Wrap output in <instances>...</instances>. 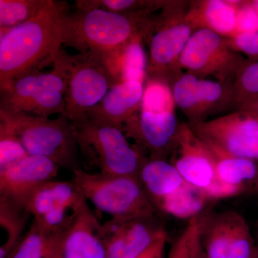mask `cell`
Returning a JSON list of instances; mask_svg holds the SVG:
<instances>
[{
	"instance_id": "cell-1",
	"label": "cell",
	"mask_w": 258,
	"mask_h": 258,
	"mask_svg": "<svg viewBox=\"0 0 258 258\" xmlns=\"http://www.w3.org/2000/svg\"><path fill=\"white\" fill-rule=\"evenodd\" d=\"M69 13L67 2L47 0L27 23L0 30L1 91L20 76L53 63L62 44V20Z\"/></svg>"
},
{
	"instance_id": "cell-2",
	"label": "cell",
	"mask_w": 258,
	"mask_h": 258,
	"mask_svg": "<svg viewBox=\"0 0 258 258\" xmlns=\"http://www.w3.org/2000/svg\"><path fill=\"white\" fill-rule=\"evenodd\" d=\"M156 8L135 13H112L101 9H76L68 13L62 23V44L79 53L105 55L139 36L144 37Z\"/></svg>"
},
{
	"instance_id": "cell-3",
	"label": "cell",
	"mask_w": 258,
	"mask_h": 258,
	"mask_svg": "<svg viewBox=\"0 0 258 258\" xmlns=\"http://www.w3.org/2000/svg\"><path fill=\"white\" fill-rule=\"evenodd\" d=\"M189 2L163 1L160 13L154 14L144 42L149 47L147 78L171 83L179 75L180 57L196 31L186 20Z\"/></svg>"
},
{
	"instance_id": "cell-4",
	"label": "cell",
	"mask_w": 258,
	"mask_h": 258,
	"mask_svg": "<svg viewBox=\"0 0 258 258\" xmlns=\"http://www.w3.org/2000/svg\"><path fill=\"white\" fill-rule=\"evenodd\" d=\"M52 64L67 81L66 113L74 123L87 120V112L118 83L103 57L94 52L71 55L60 50Z\"/></svg>"
},
{
	"instance_id": "cell-5",
	"label": "cell",
	"mask_w": 258,
	"mask_h": 258,
	"mask_svg": "<svg viewBox=\"0 0 258 258\" xmlns=\"http://www.w3.org/2000/svg\"><path fill=\"white\" fill-rule=\"evenodd\" d=\"M0 120L11 126L29 155L48 158L60 167L71 171L79 168L76 129L67 115L50 119L0 111Z\"/></svg>"
},
{
	"instance_id": "cell-6",
	"label": "cell",
	"mask_w": 258,
	"mask_h": 258,
	"mask_svg": "<svg viewBox=\"0 0 258 258\" xmlns=\"http://www.w3.org/2000/svg\"><path fill=\"white\" fill-rule=\"evenodd\" d=\"M74 181L86 201L112 217H154L157 209L136 176L106 175L72 171Z\"/></svg>"
},
{
	"instance_id": "cell-7",
	"label": "cell",
	"mask_w": 258,
	"mask_h": 258,
	"mask_svg": "<svg viewBox=\"0 0 258 258\" xmlns=\"http://www.w3.org/2000/svg\"><path fill=\"white\" fill-rule=\"evenodd\" d=\"M80 152L99 173L106 175L139 176L147 157L129 143L121 129L89 120L74 123Z\"/></svg>"
},
{
	"instance_id": "cell-8",
	"label": "cell",
	"mask_w": 258,
	"mask_h": 258,
	"mask_svg": "<svg viewBox=\"0 0 258 258\" xmlns=\"http://www.w3.org/2000/svg\"><path fill=\"white\" fill-rule=\"evenodd\" d=\"M169 158V162L175 166L183 179L212 201L240 195L238 191L222 182L208 146L194 133L187 123L180 124Z\"/></svg>"
},
{
	"instance_id": "cell-9",
	"label": "cell",
	"mask_w": 258,
	"mask_h": 258,
	"mask_svg": "<svg viewBox=\"0 0 258 258\" xmlns=\"http://www.w3.org/2000/svg\"><path fill=\"white\" fill-rule=\"evenodd\" d=\"M242 54L230 46L227 37L200 29L194 32L179 59L183 73L202 79L213 77L222 83L233 82L246 62Z\"/></svg>"
},
{
	"instance_id": "cell-10",
	"label": "cell",
	"mask_w": 258,
	"mask_h": 258,
	"mask_svg": "<svg viewBox=\"0 0 258 258\" xmlns=\"http://www.w3.org/2000/svg\"><path fill=\"white\" fill-rule=\"evenodd\" d=\"M200 240L208 258H254L256 244L245 219L227 210L199 215Z\"/></svg>"
},
{
	"instance_id": "cell-11",
	"label": "cell",
	"mask_w": 258,
	"mask_h": 258,
	"mask_svg": "<svg viewBox=\"0 0 258 258\" xmlns=\"http://www.w3.org/2000/svg\"><path fill=\"white\" fill-rule=\"evenodd\" d=\"M175 101L159 106L141 108L123 125L127 138L133 139L145 157L164 159L170 157L180 124Z\"/></svg>"
},
{
	"instance_id": "cell-12",
	"label": "cell",
	"mask_w": 258,
	"mask_h": 258,
	"mask_svg": "<svg viewBox=\"0 0 258 258\" xmlns=\"http://www.w3.org/2000/svg\"><path fill=\"white\" fill-rule=\"evenodd\" d=\"M188 124L202 140L236 157L258 160V116L252 112L237 109L218 118Z\"/></svg>"
},
{
	"instance_id": "cell-13",
	"label": "cell",
	"mask_w": 258,
	"mask_h": 258,
	"mask_svg": "<svg viewBox=\"0 0 258 258\" xmlns=\"http://www.w3.org/2000/svg\"><path fill=\"white\" fill-rule=\"evenodd\" d=\"M232 83L202 79L182 73L171 83L176 106L188 123H200L217 112L232 109Z\"/></svg>"
},
{
	"instance_id": "cell-14",
	"label": "cell",
	"mask_w": 258,
	"mask_h": 258,
	"mask_svg": "<svg viewBox=\"0 0 258 258\" xmlns=\"http://www.w3.org/2000/svg\"><path fill=\"white\" fill-rule=\"evenodd\" d=\"M107 258H138L168 234L154 217H111L101 224Z\"/></svg>"
},
{
	"instance_id": "cell-15",
	"label": "cell",
	"mask_w": 258,
	"mask_h": 258,
	"mask_svg": "<svg viewBox=\"0 0 258 258\" xmlns=\"http://www.w3.org/2000/svg\"><path fill=\"white\" fill-rule=\"evenodd\" d=\"M59 168L48 158L27 156L0 171V198L25 209L32 194L42 185L54 180Z\"/></svg>"
},
{
	"instance_id": "cell-16",
	"label": "cell",
	"mask_w": 258,
	"mask_h": 258,
	"mask_svg": "<svg viewBox=\"0 0 258 258\" xmlns=\"http://www.w3.org/2000/svg\"><path fill=\"white\" fill-rule=\"evenodd\" d=\"M145 83L127 81L115 84L96 106L86 113L91 121L121 129L140 110Z\"/></svg>"
},
{
	"instance_id": "cell-17",
	"label": "cell",
	"mask_w": 258,
	"mask_h": 258,
	"mask_svg": "<svg viewBox=\"0 0 258 258\" xmlns=\"http://www.w3.org/2000/svg\"><path fill=\"white\" fill-rule=\"evenodd\" d=\"M101 227L86 202L76 212L74 222L62 236L58 258H107Z\"/></svg>"
},
{
	"instance_id": "cell-18",
	"label": "cell",
	"mask_w": 258,
	"mask_h": 258,
	"mask_svg": "<svg viewBox=\"0 0 258 258\" xmlns=\"http://www.w3.org/2000/svg\"><path fill=\"white\" fill-rule=\"evenodd\" d=\"M240 3L233 0L189 1L186 19L195 30L206 29L228 38L235 34Z\"/></svg>"
},
{
	"instance_id": "cell-19",
	"label": "cell",
	"mask_w": 258,
	"mask_h": 258,
	"mask_svg": "<svg viewBox=\"0 0 258 258\" xmlns=\"http://www.w3.org/2000/svg\"><path fill=\"white\" fill-rule=\"evenodd\" d=\"M139 178L151 201L157 204L177 195L188 184L169 161L147 159L139 172Z\"/></svg>"
},
{
	"instance_id": "cell-20",
	"label": "cell",
	"mask_w": 258,
	"mask_h": 258,
	"mask_svg": "<svg viewBox=\"0 0 258 258\" xmlns=\"http://www.w3.org/2000/svg\"><path fill=\"white\" fill-rule=\"evenodd\" d=\"M144 42L143 36L137 37L118 50L101 55L118 83L147 81L148 57Z\"/></svg>"
},
{
	"instance_id": "cell-21",
	"label": "cell",
	"mask_w": 258,
	"mask_h": 258,
	"mask_svg": "<svg viewBox=\"0 0 258 258\" xmlns=\"http://www.w3.org/2000/svg\"><path fill=\"white\" fill-rule=\"evenodd\" d=\"M205 143L213 157L217 175L222 182L240 194L249 189L257 174L255 161L236 157L213 144Z\"/></svg>"
},
{
	"instance_id": "cell-22",
	"label": "cell",
	"mask_w": 258,
	"mask_h": 258,
	"mask_svg": "<svg viewBox=\"0 0 258 258\" xmlns=\"http://www.w3.org/2000/svg\"><path fill=\"white\" fill-rule=\"evenodd\" d=\"M40 71H32L15 80L1 91L0 111L28 113L33 97L39 88Z\"/></svg>"
},
{
	"instance_id": "cell-23",
	"label": "cell",
	"mask_w": 258,
	"mask_h": 258,
	"mask_svg": "<svg viewBox=\"0 0 258 258\" xmlns=\"http://www.w3.org/2000/svg\"><path fill=\"white\" fill-rule=\"evenodd\" d=\"M25 208L0 198V225L7 234L0 247V258H7L24 237L28 215Z\"/></svg>"
},
{
	"instance_id": "cell-24",
	"label": "cell",
	"mask_w": 258,
	"mask_h": 258,
	"mask_svg": "<svg viewBox=\"0 0 258 258\" xmlns=\"http://www.w3.org/2000/svg\"><path fill=\"white\" fill-rule=\"evenodd\" d=\"M47 0H0V30L27 23L45 6Z\"/></svg>"
},
{
	"instance_id": "cell-25",
	"label": "cell",
	"mask_w": 258,
	"mask_h": 258,
	"mask_svg": "<svg viewBox=\"0 0 258 258\" xmlns=\"http://www.w3.org/2000/svg\"><path fill=\"white\" fill-rule=\"evenodd\" d=\"M258 96V61L246 60L234 79L232 109H239Z\"/></svg>"
},
{
	"instance_id": "cell-26",
	"label": "cell",
	"mask_w": 258,
	"mask_h": 258,
	"mask_svg": "<svg viewBox=\"0 0 258 258\" xmlns=\"http://www.w3.org/2000/svg\"><path fill=\"white\" fill-rule=\"evenodd\" d=\"M53 235L47 233L33 220L23 240L7 258H45Z\"/></svg>"
},
{
	"instance_id": "cell-27",
	"label": "cell",
	"mask_w": 258,
	"mask_h": 258,
	"mask_svg": "<svg viewBox=\"0 0 258 258\" xmlns=\"http://www.w3.org/2000/svg\"><path fill=\"white\" fill-rule=\"evenodd\" d=\"M28 155L11 126L0 120V171Z\"/></svg>"
},
{
	"instance_id": "cell-28",
	"label": "cell",
	"mask_w": 258,
	"mask_h": 258,
	"mask_svg": "<svg viewBox=\"0 0 258 258\" xmlns=\"http://www.w3.org/2000/svg\"><path fill=\"white\" fill-rule=\"evenodd\" d=\"M28 114L41 118H49L53 114L66 115L64 95L57 91L43 89L39 86Z\"/></svg>"
},
{
	"instance_id": "cell-29",
	"label": "cell",
	"mask_w": 258,
	"mask_h": 258,
	"mask_svg": "<svg viewBox=\"0 0 258 258\" xmlns=\"http://www.w3.org/2000/svg\"><path fill=\"white\" fill-rule=\"evenodd\" d=\"M50 186L57 206L76 212L87 202L74 180L71 182L52 180Z\"/></svg>"
},
{
	"instance_id": "cell-30",
	"label": "cell",
	"mask_w": 258,
	"mask_h": 258,
	"mask_svg": "<svg viewBox=\"0 0 258 258\" xmlns=\"http://www.w3.org/2000/svg\"><path fill=\"white\" fill-rule=\"evenodd\" d=\"M70 210L57 206L42 217L34 219L44 230L50 235L66 232L71 227L76 217V212L69 214Z\"/></svg>"
},
{
	"instance_id": "cell-31",
	"label": "cell",
	"mask_w": 258,
	"mask_h": 258,
	"mask_svg": "<svg viewBox=\"0 0 258 258\" xmlns=\"http://www.w3.org/2000/svg\"><path fill=\"white\" fill-rule=\"evenodd\" d=\"M50 181L38 188L30 196L26 204L25 210L34 219L42 217L57 206L51 189Z\"/></svg>"
},
{
	"instance_id": "cell-32",
	"label": "cell",
	"mask_w": 258,
	"mask_h": 258,
	"mask_svg": "<svg viewBox=\"0 0 258 258\" xmlns=\"http://www.w3.org/2000/svg\"><path fill=\"white\" fill-rule=\"evenodd\" d=\"M198 232V216L189 220L184 231L173 244L167 258H191L194 242Z\"/></svg>"
},
{
	"instance_id": "cell-33",
	"label": "cell",
	"mask_w": 258,
	"mask_h": 258,
	"mask_svg": "<svg viewBox=\"0 0 258 258\" xmlns=\"http://www.w3.org/2000/svg\"><path fill=\"white\" fill-rule=\"evenodd\" d=\"M227 40L232 50L245 55L247 60L258 61V30L236 34Z\"/></svg>"
},
{
	"instance_id": "cell-34",
	"label": "cell",
	"mask_w": 258,
	"mask_h": 258,
	"mask_svg": "<svg viewBox=\"0 0 258 258\" xmlns=\"http://www.w3.org/2000/svg\"><path fill=\"white\" fill-rule=\"evenodd\" d=\"M160 1H137V0H101L100 8L112 13H135L156 8Z\"/></svg>"
},
{
	"instance_id": "cell-35",
	"label": "cell",
	"mask_w": 258,
	"mask_h": 258,
	"mask_svg": "<svg viewBox=\"0 0 258 258\" xmlns=\"http://www.w3.org/2000/svg\"><path fill=\"white\" fill-rule=\"evenodd\" d=\"M256 30H258L257 12L251 5L250 1H241L237 8L235 35Z\"/></svg>"
},
{
	"instance_id": "cell-36",
	"label": "cell",
	"mask_w": 258,
	"mask_h": 258,
	"mask_svg": "<svg viewBox=\"0 0 258 258\" xmlns=\"http://www.w3.org/2000/svg\"><path fill=\"white\" fill-rule=\"evenodd\" d=\"M191 258H208L205 250H204L203 245H202L201 240H200V229L198 235L196 236L195 242H194L192 256Z\"/></svg>"
},
{
	"instance_id": "cell-37",
	"label": "cell",
	"mask_w": 258,
	"mask_h": 258,
	"mask_svg": "<svg viewBox=\"0 0 258 258\" xmlns=\"http://www.w3.org/2000/svg\"><path fill=\"white\" fill-rule=\"evenodd\" d=\"M167 239L168 237H166V238H163L161 239V240L158 241V242H156L152 247H150V248L148 249L145 253H144L138 258H152L153 256H154V254L156 253L157 249L159 248V247H160L161 244H164V242H167Z\"/></svg>"
},
{
	"instance_id": "cell-38",
	"label": "cell",
	"mask_w": 258,
	"mask_h": 258,
	"mask_svg": "<svg viewBox=\"0 0 258 258\" xmlns=\"http://www.w3.org/2000/svg\"><path fill=\"white\" fill-rule=\"evenodd\" d=\"M239 109L247 110V111L252 112V113L258 116V96L246 103Z\"/></svg>"
},
{
	"instance_id": "cell-39",
	"label": "cell",
	"mask_w": 258,
	"mask_h": 258,
	"mask_svg": "<svg viewBox=\"0 0 258 258\" xmlns=\"http://www.w3.org/2000/svg\"><path fill=\"white\" fill-rule=\"evenodd\" d=\"M60 240H54L50 244V249L45 258H58V250L60 247Z\"/></svg>"
},
{
	"instance_id": "cell-40",
	"label": "cell",
	"mask_w": 258,
	"mask_h": 258,
	"mask_svg": "<svg viewBox=\"0 0 258 258\" xmlns=\"http://www.w3.org/2000/svg\"><path fill=\"white\" fill-rule=\"evenodd\" d=\"M166 242L161 244L159 248L157 249L156 253L153 256L152 258H164V250H165Z\"/></svg>"
},
{
	"instance_id": "cell-41",
	"label": "cell",
	"mask_w": 258,
	"mask_h": 258,
	"mask_svg": "<svg viewBox=\"0 0 258 258\" xmlns=\"http://www.w3.org/2000/svg\"><path fill=\"white\" fill-rule=\"evenodd\" d=\"M251 192L258 194V167L257 171V174H256L255 178H254L253 182L251 185L250 187L249 188Z\"/></svg>"
},
{
	"instance_id": "cell-42",
	"label": "cell",
	"mask_w": 258,
	"mask_h": 258,
	"mask_svg": "<svg viewBox=\"0 0 258 258\" xmlns=\"http://www.w3.org/2000/svg\"><path fill=\"white\" fill-rule=\"evenodd\" d=\"M251 5L256 10L258 13V0H254V1H250Z\"/></svg>"
},
{
	"instance_id": "cell-43",
	"label": "cell",
	"mask_w": 258,
	"mask_h": 258,
	"mask_svg": "<svg viewBox=\"0 0 258 258\" xmlns=\"http://www.w3.org/2000/svg\"><path fill=\"white\" fill-rule=\"evenodd\" d=\"M254 258H258V243L256 244L255 253H254Z\"/></svg>"
}]
</instances>
